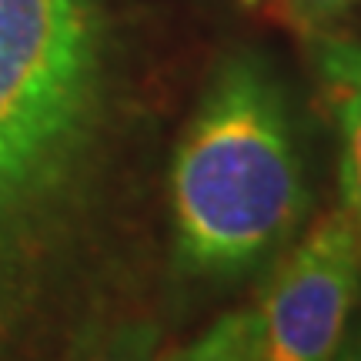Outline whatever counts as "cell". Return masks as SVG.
Wrapping results in <instances>:
<instances>
[{
	"mask_svg": "<svg viewBox=\"0 0 361 361\" xmlns=\"http://www.w3.org/2000/svg\"><path fill=\"white\" fill-rule=\"evenodd\" d=\"M124 101L114 0H0V361L40 331L97 238Z\"/></svg>",
	"mask_w": 361,
	"mask_h": 361,
	"instance_id": "obj_1",
	"label": "cell"
},
{
	"mask_svg": "<svg viewBox=\"0 0 361 361\" xmlns=\"http://www.w3.org/2000/svg\"><path fill=\"white\" fill-rule=\"evenodd\" d=\"M361 251L341 207H331L268 264L255 318V361H335L355 322Z\"/></svg>",
	"mask_w": 361,
	"mask_h": 361,
	"instance_id": "obj_3",
	"label": "cell"
},
{
	"mask_svg": "<svg viewBox=\"0 0 361 361\" xmlns=\"http://www.w3.org/2000/svg\"><path fill=\"white\" fill-rule=\"evenodd\" d=\"M341 130V211L361 251V51L338 34L311 40Z\"/></svg>",
	"mask_w": 361,
	"mask_h": 361,
	"instance_id": "obj_5",
	"label": "cell"
},
{
	"mask_svg": "<svg viewBox=\"0 0 361 361\" xmlns=\"http://www.w3.org/2000/svg\"><path fill=\"white\" fill-rule=\"evenodd\" d=\"M335 361H361V322H351L348 335H345V341H341Z\"/></svg>",
	"mask_w": 361,
	"mask_h": 361,
	"instance_id": "obj_8",
	"label": "cell"
},
{
	"mask_svg": "<svg viewBox=\"0 0 361 361\" xmlns=\"http://www.w3.org/2000/svg\"><path fill=\"white\" fill-rule=\"evenodd\" d=\"M161 348L157 311L137 295L107 291L78 322L64 361H157Z\"/></svg>",
	"mask_w": 361,
	"mask_h": 361,
	"instance_id": "obj_4",
	"label": "cell"
},
{
	"mask_svg": "<svg viewBox=\"0 0 361 361\" xmlns=\"http://www.w3.org/2000/svg\"><path fill=\"white\" fill-rule=\"evenodd\" d=\"M361 0H268L274 20L288 27L305 44L338 34V27L351 17Z\"/></svg>",
	"mask_w": 361,
	"mask_h": 361,
	"instance_id": "obj_7",
	"label": "cell"
},
{
	"mask_svg": "<svg viewBox=\"0 0 361 361\" xmlns=\"http://www.w3.org/2000/svg\"><path fill=\"white\" fill-rule=\"evenodd\" d=\"M157 361H255V318L251 308L224 311L201 335L178 348H161Z\"/></svg>",
	"mask_w": 361,
	"mask_h": 361,
	"instance_id": "obj_6",
	"label": "cell"
},
{
	"mask_svg": "<svg viewBox=\"0 0 361 361\" xmlns=\"http://www.w3.org/2000/svg\"><path fill=\"white\" fill-rule=\"evenodd\" d=\"M174 264L197 284L268 268L305 228L311 191L291 111L258 51H228L207 74L168 171Z\"/></svg>",
	"mask_w": 361,
	"mask_h": 361,
	"instance_id": "obj_2",
	"label": "cell"
}]
</instances>
